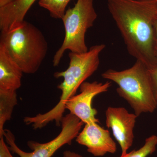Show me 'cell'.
<instances>
[{
	"mask_svg": "<svg viewBox=\"0 0 157 157\" xmlns=\"http://www.w3.org/2000/svg\"><path fill=\"white\" fill-rule=\"evenodd\" d=\"M107 6L128 53L149 69L157 67L154 30L157 0H108Z\"/></svg>",
	"mask_w": 157,
	"mask_h": 157,
	"instance_id": "1",
	"label": "cell"
},
{
	"mask_svg": "<svg viewBox=\"0 0 157 157\" xmlns=\"http://www.w3.org/2000/svg\"><path fill=\"white\" fill-rule=\"evenodd\" d=\"M105 47L104 44H99L91 46L87 52L83 53L70 52L67 69L54 74L56 78H63V82L57 86V88L61 91L59 103L48 112L33 117H26L23 120L25 123L31 125L35 130L42 128L53 121L57 126H60L66 109V102L76 94L82 84L98 70L100 63V54Z\"/></svg>",
	"mask_w": 157,
	"mask_h": 157,
	"instance_id": "2",
	"label": "cell"
},
{
	"mask_svg": "<svg viewBox=\"0 0 157 157\" xmlns=\"http://www.w3.org/2000/svg\"><path fill=\"white\" fill-rule=\"evenodd\" d=\"M102 76L117 85V92L130 104L137 117L156 109L149 70L142 62L136 60L132 67L121 71L109 69Z\"/></svg>",
	"mask_w": 157,
	"mask_h": 157,
	"instance_id": "3",
	"label": "cell"
},
{
	"mask_svg": "<svg viewBox=\"0 0 157 157\" xmlns=\"http://www.w3.org/2000/svg\"><path fill=\"white\" fill-rule=\"evenodd\" d=\"M0 43L26 74L37 72L48 52V42L42 32L25 21L14 29L1 31Z\"/></svg>",
	"mask_w": 157,
	"mask_h": 157,
	"instance_id": "4",
	"label": "cell"
},
{
	"mask_svg": "<svg viewBox=\"0 0 157 157\" xmlns=\"http://www.w3.org/2000/svg\"><path fill=\"white\" fill-rule=\"evenodd\" d=\"M97 17L94 0H77L74 7L66 11L62 18L64 26V39L54 56V67L58 66L67 50L79 53L88 51L86 33L94 25Z\"/></svg>",
	"mask_w": 157,
	"mask_h": 157,
	"instance_id": "5",
	"label": "cell"
},
{
	"mask_svg": "<svg viewBox=\"0 0 157 157\" xmlns=\"http://www.w3.org/2000/svg\"><path fill=\"white\" fill-rule=\"evenodd\" d=\"M83 124L76 116L70 113L67 114L63 117L61 122V131L55 138L45 143L33 140L27 142L29 148L33 151L30 152L24 151L17 146L15 137L10 130L5 129L3 135L10 151L20 157H52L62 147L72 144Z\"/></svg>",
	"mask_w": 157,
	"mask_h": 157,
	"instance_id": "6",
	"label": "cell"
},
{
	"mask_svg": "<svg viewBox=\"0 0 157 157\" xmlns=\"http://www.w3.org/2000/svg\"><path fill=\"white\" fill-rule=\"evenodd\" d=\"M111 86V82L109 81L105 83L84 82L79 87L80 94L69 99L66 102L65 108L85 124L99 123V120L96 117L98 111L92 106L93 100L96 96L107 92Z\"/></svg>",
	"mask_w": 157,
	"mask_h": 157,
	"instance_id": "7",
	"label": "cell"
},
{
	"mask_svg": "<svg viewBox=\"0 0 157 157\" xmlns=\"http://www.w3.org/2000/svg\"><path fill=\"white\" fill-rule=\"evenodd\" d=\"M137 117L124 107H109L106 111V124L111 129L113 136L120 146L124 155L128 152L134 141L133 130Z\"/></svg>",
	"mask_w": 157,
	"mask_h": 157,
	"instance_id": "8",
	"label": "cell"
},
{
	"mask_svg": "<svg viewBox=\"0 0 157 157\" xmlns=\"http://www.w3.org/2000/svg\"><path fill=\"white\" fill-rule=\"evenodd\" d=\"M76 141L87 147V151L95 157L104 156L107 154H114L116 143L108 130L99 125L98 123L86 124L76 137Z\"/></svg>",
	"mask_w": 157,
	"mask_h": 157,
	"instance_id": "9",
	"label": "cell"
},
{
	"mask_svg": "<svg viewBox=\"0 0 157 157\" xmlns=\"http://www.w3.org/2000/svg\"><path fill=\"white\" fill-rule=\"evenodd\" d=\"M23 72L0 43V90L17 91L21 86Z\"/></svg>",
	"mask_w": 157,
	"mask_h": 157,
	"instance_id": "10",
	"label": "cell"
},
{
	"mask_svg": "<svg viewBox=\"0 0 157 157\" xmlns=\"http://www.w3.org/2000/svg\"><path fill=\"white\" fill-rule=\"evenodd\" d=\"M36 0H14L0 7V29L8 32L19 26L31 6Z\"/></svg>",
	"mask_w": 157,
	"mask_h": 157,
	"instance_id": "11",
	"label": "cell"
},
{
	"mask_svg": "<svg viewBox=\"0 0 157 157\" xmlns=\"http://www.w3.org/2000/svg\"><path fill=\"white\" fill-rule=\"evenodd\" d=\"M17 104L16 91L0 90V137L4 136V126L11 119Z\"/></svg>",
	"mask_w": 157,
	"mask_h": 157,
	"instance_id": "12",
	"label": "cell"
},
{
	"mask_svg": "<svg viewBox=\"0 0 157 157\" xmlns=\"http://www.w3.org/2000/svg\"><path fill=\"white\" fill-rule=\"evenodd\" d=\"M70 0H39L40 7L48 10L50 16L56 19H61Z\"/></svg>",
	"mask_w": 157,
	"mask_h": 157,
	"instance_id": "13",
	"label": "cell"
},
{
	"mask_svg": "<svg viewBox=\"0 0 157 157\" xmlns=\"http://www.w3.org/2000/svg\"><path fill=\"white\" fill-rule=\"evenodd\" d=\"M157 136L153 135L145 139L144 144L139 149L134 150L120 157H147L156 151Z\"/></svg>",
	"mask_w": 157,
	"mask_h": 157,
	"instance_id": "14",
	"label": "cell"
},
{
	"mask_svg": "<svg viewBox=\"0 0 157 157\" xmlns=\"http://www.w3.org/2000/svg\"><path fill=\"white\" fill-rule=\"evenodd\" d=\"M10 151L4 136L0 137V157H14Z\"/></svg>",
	"mask_w": 157,
	"mask_h": 157,
	"instance_id": "15",
	"label": "cell"
},
{
	"mask_svg": "<svg viewBox=\"0 0 157 157\" xmlns=\"http://www.w3.org/2000/svg\"><path fill=\"white\" fill-rule=\"evenodd\" d=\"M155 97L157 101V67L149 69Z\"/></svg>",
	"mask_w": 157,
	"mask_h": 157,
	"instance_id": "16",
	"label": "cell"
},
{
	"mask_svg": "<svg viewBox=\"0 0 157 157\" xmlns=\"http://www.w3.org/2000/svg\"><path fill=\"white\" fill-rule=\"evenodd\" d=\"M154 30L155 36V53L157 60V16L155 21Z\"/></svg>",
	"mask_w": 157,
	"mask_h": 157,
	"instance_id": "17",
	"label": "cell"
},
{
	"mask_svg": "<svg viewBox=\"0 0 157 157\" xmlns=\"http://www.w3.org/2000/svg\"><path fill=\"white\" fill-rule=\"evenodd\" d=\"M63 157H83L81 155L75 152L69 150L65 151L63 153Z\"/></svg>",
	"mask_w": 157,
	"mask_h": 157,
	"instance_id": "18",
	"label": "cell"
},
{
	"mask_svg": "<svg viewBox=\"0 0 157 157\" xmlns=\"http://www.w3.org/2000/svg\"><path fill=\"white\" fill-rule=\"evenodd\" d=\"M13 0H0V7L6 6L11 2Z\"/></svg>",
	"mask_w": 157,
	"mask_h": 157,
	"instance_id": "19",
	"label": "cell"
},
{
	"mask_svg": "<svg viewBox=\"0 0 157 157\" xmlns=\"http://www.w3.org/2000/svg\"><path fill=\"white\" fill-rule=\"evenodd\" d=\"M13 1H14V0H13Z\"/></svg>",
	"mask_w": 157,
	"mask_h": 157,
	"instance_id": "20",
	"label": "cell"
}]
</instances>
